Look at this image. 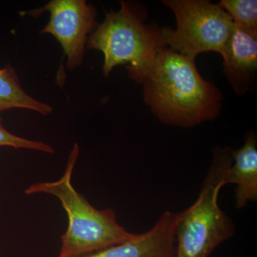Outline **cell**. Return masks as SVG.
Masks as SVG:
<instances>
[{"mask_svg":"<svg viewBox=\"0 0 257 257\" xmlns=\"http://www.w3.org/2000/svg\"><path fill=\"white\" fill-rule=\"evenodd\" d=\"M144 99L163 124L190 128L219 116L222 94L198 72L195 59L167 47L144 81Z\"/></svg>","mask_w":257,"mask_h":257,"instance_id":"obj_1","label":"cell"},{"mask_svg":"<svg viewBox=\"0 0 257 257\" xmlns=\"http://www.w3.org/2000/svg\"><path fill=\"white\" fill-rule=\"evenodd\" d=\"M79 154V147L75 143L60 179L36 182L25 191L27 195L42 193L54 196L60 201L67 212L68 226L61 236L62 244L57 257H84L126 242L135 235L118 223L112 209H96L74 189L72 174Z\"/></svg>","mask_w":257,"mask_h":257,"instance_id":"obj_2","label":"cell"},{"mask_svg":"<svg viewBox=\"0 0 257 257\" xmlns=\"http://www.w3.org/2000/svg\"><path fill=\"white\" fill-rule=\"evenodd\" d=\"M233 150L216 147L212 162L195 202L180 212L176 228L175 257H209L235 233L232 220L219 207V195L226 185Z\"/></svg>","mask_w":257,"mask_h":257,"instance_id":"obj_3","label":"cell"},{"mask_svg":"<svg viewBox=\"0 0 257 257\" xmlns=\"http://www.w3.org/2000/svg\"><path fill=\"white\" fill-rule=\"evenodd\" d=\"M119 11L106 14L105 20L88 37L89 50L104 55L102 72L107 77L120 64H128L130 77L143 83L159 52L166 47L161 29L144 24L141 13L124 1Z\"/></svg>","mask_w":257,"mask_h":257,"instance_id":"obj_4","label":"cell"},{"mask_svg":"<svg viewBox=\"0 0 257 257\" xmlns=\"http://www.w3.org/2000/svg\"><path fill=\"white\" fill-rule=\"evenodd\" d=\"M177 20V29H161L170 50L195 59L205 52L221 54L232 33L234 23L219 4L207 0H165Z\"/></svg>","mask_w":257,"mask_h":257,"instance_id":"obj_5","label":"cell"},{"mask_svg":"<svg viewBox=\"0 0 257 257\" xmlns=\"http://www.w3.org/2000/svg\"><path fill=\"white\" fill-rule=\"evenodd\" d=\"M48 11L50 21L40 33L51 34L57 39L67 57V67L74 70L82 63L88 36L96 29V10L85 0H52L32 16Z\"/></svg>","mask_w":257,"mask_h":257,"instance_id":"obj_6","label":"cell"},{"mask_svg":"<svg viewBox=\"0 0 257 257\" xmlns=\"http://www.w3.org/2000/svg\"><path fill=\"white\" fill-rule=\"evenodd\" d=\"M180 212L165 211L148 231L126 242L84 257H175L176 228Z\"/></svg>","mask_w":257,"mask_h":257,"instance_id":"obj_7","label":"cell"},{"mask_svg":"<svg viewBox=\"0 0 257 257\" xmlns=\"http://www.w3.org/2000/svg\"><path fill=\"white\" fill-rule=\"evenodd\" d=\"M223 72L238 95L251 89L257 70V30L234 25L221 54Z\"/></svg>","mask_w":257,"mask_h":257,"instance_id":"obj_8","label":"cell"},{"mask_svg":"<svg viewBox=\"0 0 257 257\" xmlns=\"http://www.w3.org/2000/svg\"><path fill=\"white\" fill-rule=\"evenodd\" d=\"M235 185V205L238 209L257 200V140L256 134L249 132L244 144L233 150L232 163L226 177L227 184Z\"/></svg>","mask_w":257,"mask_h":257,"instance_id":"obj_9","label":"cell"},{"mask_svg":"<svg viewBox=\"0 0 257 257\" xmlns=\"http://www.w3.org/2000/svg\"><path fill=\"white\" fill-rule=\"evenodd\" d=\"M13 108L30 109L43 115L51 114L52 106L29 96L23 87L15 69L10 65L0 69V116Z\"/></svg>","mask_w":257,"mask_h":257,"instance_id":"obj_10","label":"cell"},{"mask_svg":"<svg viewBox=\"0 0 257 257\" xmlns=\"http://www.w3.org/2000/svg\"><path fill=\"white\" fill-rule=\"evenodd\" d=\"M239 28L257 30L256 0H221L219 3Z\"/></svg>","mask_w":257,"mask_h":257,"instance_id":"obj_11","label":"cell"},{"mask_svg":"<svg viewBox=\"0 0 257 257\" xmlns=\"http://www.w3.org/2000/svg\"><path fill=\"white\" fill-rule=\"evenodd\" d=\"M0 147L26 149V150H36V151L47 154H54L55 152V149L48 144L28 140L10 133L3 125L1 116H0Z\"/></svg>","mask_w":257,"mask_h":257,"instance_id":"obj_12","label":"cell"}]
</instances>
